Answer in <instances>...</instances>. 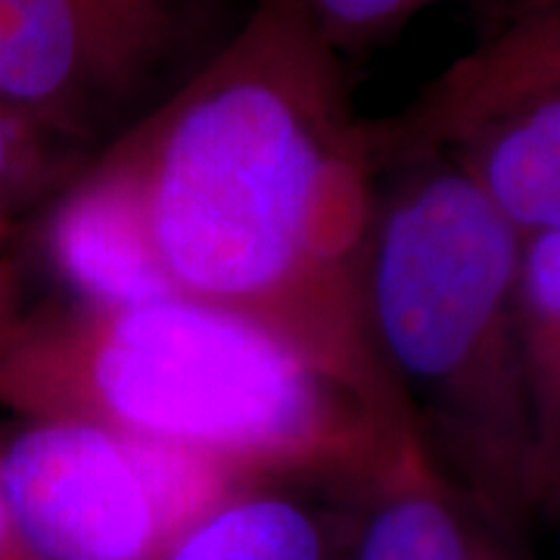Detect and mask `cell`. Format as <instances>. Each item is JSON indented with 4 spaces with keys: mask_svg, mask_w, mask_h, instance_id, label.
Returning <instances> with one entry per match:
<instances>
[{
    "mask_svg": "<svg viewBox=\"0 0 560 560\" xmlns=\"http://www.w3.org/2000/svg\"><path fill=\"white\" fill-rule=\"evenodd\" d=\"M0 405L212 460L246 486L346 492L411 440L275 337L197 302L44 305L0 346Z\"/></svg>",
    "mask_w": 560,
    "mask_h": 560,
    "instance_id": "cell-2",
    "label": "cell"
},
{
    "mask_svg": "<svg viewBox=\"0 0 560 560\" xmlns=\"http://www.w3.org/2000/svg\"><path fill=\"white\" fill-rule=\"evenodd\" d=\"M101 156L125 180L172 296L275 337L405 423L361 318L381 168L340 57L296 0H256Z\"/></svg>",
    "mask_w": 560,
    "mask_h": 560,
    "instance_id": "cell-1",
    "label": "cell"
},
{
    "mask_svg": "<svg viewBox=\"0 0 560 560\" xmlns=\"http://www.w3.org/2000/svg\"><path fill=\"white\" fill-rule=\"evenodd\" d=\"M551 521L560 529V464L541 482L539 504H536V523Z\"/></svg>",
    "mask_w": 560,
    "mask_h": 560,
    "instance_id": "cell-15",
    "label": "cell"
},
{
    "mask_svg": "<svg viewBox=\"0 0 560 560\" xmlns=\"http://www.w3.org/2000/svg\"><path fill=\"white\" fill-rule=\"evenodd\" d=\"M440 156L458 162L521 237L560 231V94L501 113Z\"/></svg>",
    "mask_w": 560,
    "mask_h": 560,
    "instance_id": "cell-9",
    "label": "cell"
},
{
    "mask_svg": "<svg viewBox=\"0 0 560 560\" xmlns=\"http://www.w3.org/2000/svg\"><path fill=\"white\" fill-rule=\"evenodd\" d=\"M523 237L448 156L386 168L361 318L423 455L504 526H536L539 440L517 315Z\"/></svg>",
    "mask_w": 560,
    "mask_h": 560,
    "instance_id": "cell-3",
    "label": "cell"
},
{
    "mask_svg": "<svg viewBox=\"0 0 560 560\" xmlns=\"http://www.w3.org/2000/svg\"><path fill=\"white\" fill-rule=\"evenodd\" d=\"M517 315L526 381L536 415L539 470L536 504L541 482L560 464V231L533 234L521 243L517 271Z\"/></svg>",
    "mask_w": 560,
    "mask_h": 560,
    "instance_id": "cell-11",
    "label": "cell"
},
{
    "mask_svg": "<svg viewBox=\"0 0 560 560\" xmlns=\"http://www.w3.org/2000/svg\"><path fill=\"white\" fill-rule=\"evenodd\" d=\"M88 160L0 103V219L50 200Z\"/></svg>",
    "mask_w": 560,
    "mask_h": 560,
    "instance_id": "cell-12",
    "label": "cell"
},
{
    "mask_svg": "<svg viewBox=\"0 0 560 560\" xmlns=\"http://www.w3.org/2000/svg\"><path fill=\"white\" fill-rule=\"evenodd\" d=\"M337 499L342 560H536L529 536L448 480L415 436Z\"/></svg>",
    "mask_w": 560,
    "mask_h": 560,
    "instance_id": "cell-7",
    "label": "cell"
},
{
    "mask_svg": "<svg viewBox=\"0 0 560 560\" xmlns=\"http://www.w3.org/2000/svg\"><path fill=\"white\" fill-rule=\"evenodd\" d=\"M162 560H342L340 517L280 482L243 486L190 523Z\"/></svg>",
    "mask_w": 560,
    "mask_h": 560,
    "instance_id": "cell-10",
    "label": "cell"
},
{
    "mask_svg": "<svg viewBox=\"0 0 560 560\" xmlns=\"http://www.w3.org/2000/svg\"><path fill=\"white\" fill-rule=\"evenodd\" d=\"M560 94V0H501L480 40L420 91L408 109L368 121L381 175L440 156L501 113Z\"/></svg>",
    "mask_w": 560,
    "mask_h": 560,
    "instance_id": "cell-6",
    "label": "cell"
},
{
    "mask_svg": "<svg viewBox=\"0 0 560 560\" xmlns=\"http://www.w3.org/2000/svg\"><path fill=\"white\" fill-rule=\"evenodd\" d=\"M0 560H38L32 555L28 541L22 539L13 517H10V508L3 501V492H0Z\"/></svg>",
    "mask_w": 560,
    "mask_h": 560,
    "instance_id": "cell-14",
    "label": "cell"
},
{
    "mask_svg": "<svg viewBox=\"0 0 560 560\" xmlns=\"http://www.w3.org/2000/svg\"><path fill=\"white\" fill-rule=\"evenodd\" d=\"M7 231H10V221L0 219V278H3V275H13L7 259H3V237H7Z\"/></svg>",
    "mask_w": 560,
    "mask_h": 560,
    "instance_id": "cell-17",
    "label": "cell"
},
{
    "mask_svg": "<svg viewBox=\"0 0 560 560\" xmlns=\"http://www.w3.org/2000/svg\"><path fill=\"white\" fill-rule=\"evenodd\" d=\"M20 318V308H16V283L13 275H3L0 278V346L7 340L10 327Z\"/></svg>",
    "mask_w": 560,
    "mask_h": 560,
    "instance_id": "cell-16",
    "label": "cell"
},
{
    "mask_svg": "<svg viewBox=\"0 0 560 560\" xmlns=\"http://www.w3.org/2000/svg\"><path fill=\"white\" fill-rule=\"evenodd\" d=\"M44 256L69 302L116 308L172 296L143 241L135 200L101 153L47 200Z\"/></svg>",
    "mask_w": 560,
    "mask_h": 560,
    "instance_id": "cell-8",
    "label": "cell"
},
{
    "mask_svg": "<svg viewBox=\"0 0 560 560\" xmlns=\"http://www.w3.org/2000/svg\"><path fill=\"white\" fill-rule=\"evenodd\" d=\"M190 0H0V103L101 153L202 62Z\"/></svg>",
    "mask_w": 560,
    "mask_h": 560,
    "instance_id": "cell-5",
    "label": "cell"
},
{
    "mask_svg": "<svg viewBox=\"0 0 560 560\" xmlns=\"http://www.w3.org/2000/svg\"><path fill=\"white\" fill-rule=\"evenodd\" d=\"M442 0H296L300 13L337 57L381 47L420 10Z\"/></svg>",
    "mask_w": 560,
    "mask_h": 560,
    "instance_id": "cell-13",
    "label": "cell"
},
{
    "mask_svg": "<svg viewBox=\"0 0 560 560\" xmlns=\"http://www.w3.org/2000/svg\"><path fill=\"white\" fill-rule=\"evenodd\" d=\"M243 486L212 460L69 420H25L0 445V492L38 560H162Z\"/></svg>",
    "mask_w": 560,
    "mask_h": 560,
    "instance_id": "cell-4",
    "label": "cell"
}]
</instances>
